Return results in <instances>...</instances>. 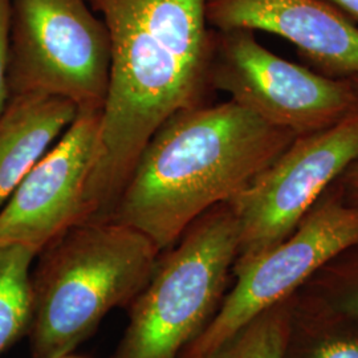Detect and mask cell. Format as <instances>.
<instances>
[{
  "instance_id": "e0dca14e",
  "label": "cell",
  "mask_w": 358,
  "mask_h": 358,
  "mask_svg": "<svg viewBox=\"0 0 358 358\" xmlns=\"http://www.w3.org/2000/svg\"><path fill=\"white\" fill-rule=\"evenodd\" d=\"M358 90V78L352 80ZM343 187L344 196L350 205L358 207V161L352 164L337 179Z\"/></svg>"
},
{
  "instance_id": "d6986e66",
  "label": "cell",
  "mask_w": 358,
  "mask_h": 358,
  "mask_svg": "<svg viewBox=\"0 0 358 358\" xmlns=\"http://www.w3.org/2000/svg\"><path fill=\"white\" fill-rule=\"evenodd\" d=\"M59 358H84V357H76V356H72V353L71 355H66V356H63V357Z\"/></svg>"
},
{
  "instance_id": "3957f363",
  "label": "cell",
  "mask_w": 358,
  "mask_h": 358,
  "mask_svg": "<svg viewBox=\"0 0 358 358\" xmlns=\"http://www.w3.org/2000/svg\"><path fill=\"white\" fill-rule=\"evenodd\" d=\"M159 254L143 234L110 220L72 226L47 244L31 271V358L73 353L110 310L141 294Z\"/></svg>"
},
{
  "instance_id": "5bb4252c",
  "label": "cell",
  "mask_w": 358,
  "mask_h": 358,
  "mask_svg": "<svg viewBox=\"0 0 358 358\" xmlns=\"http://www.w3.org/2000/svg\"><path fill=\"white\" fill-rule=\"evenodd\" d=\"M294 296L266 309L215 349L186 358H282Z\"/></svg>"
},
{
  "instance_id": "ba28073f",
  "label": "cell",
  "mask_w": 358,
  "mask_h": 358,
  "mask_svg": "<svg viewBox=\"0 0 358 358\" xmlns=\"http://www.w3.org/2000/svg\"><path fill=\"white\" fill-rule=\"evenodd\" d=\"M358 161V108L329 128L297 136L230 205L239 224L236 257L256 255L287 239L299 222Z\"/></svg>"
},
{
  "instance_id": "8fae6325",
  "label": "cell",
  "mask_w": 358,
  "mask_h": 358,
  "mask_svg": "<svg viewBox=\"0 0 358 358\" xmlns=\"http://www.w3.org/2000/svg\"><path fill=\"white\" fill-rule=\"evenodd\" d=\"M77 112L75 103L50 94L10 97L0 112V208L64 134Z\"/></svg>"
},
{
  "instance_id": "30bf717a",
  "label": "cell",
  "mask_w": 358,
  "mask_h": 358,
  "mask_svg": "<svg viewBox=\"0 0 358 358\" xmlns=\"http://www.w3.org/2000/svg\"><path fill=\"white\" fill-rule=\"evenodd\" d=\"M207 20L219 31L276 35L321 75L358 78V26L322 0H207Z\"/></svg>"
},
{
  "instance_id": "4fadbf2b",
  "label": "cell",
  "mask_w": 358,
  "mask_h": 358,
  "mask_svg": "<svg viewBox=\"0 0 358 358\" xmlns=\"http://www.w3.org/2000/svg\"><path fill=\"white\" fill-rule=\"evenodd\" d=\"M38 252L22 244L0 245V355L26 337L32 316L31 271Z\"/></svg>"
},
{
  "instance_id": "5b68a950",
  "label": "cell",
  "mask_w": 358,
  "mask_h": 358,
  "mask_svg": "<svg viewBox=\"0 0 358 358\" xmlns=\"http://www.w3.org/2000/svg\"><path fill=\"white\" fill-rule=\"evenodd\" d=\"M109 81V35L87 0H11V96L43 93L103 112Z\"/></svg>"
},
{
  "instance_id": "7c38bea8",
  "label": "cell",
  "mask_w": 358,
  "mask_h": 358,
  "mask_svg": "<svg viewBox=\"0 0 358 358\" xmlns=\"http://www.w3.org/2000/svg\"><path fill=\"white\" fill-rule=\"evenodd\" d=\"M282 358H358V316L297 291Z\"/></svg>"
},
{
  "instance_id": "2e32d148",
  "label": "cell",
  "mask_w": 358,
  "mask_h": 358,
  "mask_svg": "<svg viewBox=\"0 0 358 358\" xmlns=\"http://www.w3.org/2000/svg\"><path fill=\"white\" fill-rule=\"evenodd\" d=\"M11 0H0V112L11 94L8 88V47H10Z\"/></svg>"
},
{
  "instance_id": "7a4b0ae2",
  "label": "cell",
  "mask_w": 358,
  "mask_h": 358,
  "mask_svg": "<svg viewBox=\"0 0 358 358\" xmlns=\"http://www.w3.org/2000/svg\"><path fill=\"white\" fill-rule=\"evenodd\" d=\"M296 137L231 100L180 110L142 149L108 220L141 232L162 252L196 217L244 190Z\"/></svg>"
},
{
  "instance_id": "9c48e42d",
  "label": "cell",
  "mask_w": 358,
  "mask_h": 358,
  "mask_svg": "<svg viewBox=\"0 0 358 358\" xmlns=\"http://www.w3.org/2000/svg\"><path fill=\"white\" fill-rule=\"evenodd\" d=\"M103 112L78 110L64 134L29 170L0 208V245L40 252L84 217L99 158Z\"/></svg>"
},
{
  "instance_id": "9a60e30c",
  "label": "cell",
  "mask_w": 358,
  "mask_h": 358,
  "mask_svg": "<svg viewBox=\"0 0 358 358\" xmlns=\"http://www.w3.org/2000/svg\"><path fill=\"white\" fill-rule=\"evenodd\" d=\"M299 292L325 307L358 316V244L334 256Z\"/></svg>"
},
{
  "instance_id": "ac0fdd59",
  "label": "cell",
  "mask_w": 358,
  "mask_h": 358,
  "mask_svg": "<svg viewBox=\"0 0 358 358\" xmlns=\"http://www.w3.org/2000/svg\"><path fill=\"white\" fill-rule=\"evenodd\" d=\"M344 13L358 26V0H322Z\"/></svg>"
},
{
  "instance_id": "52a82bcc",
  "label": "cell",
  "mask_w": 358,
  "mask_h": 358,
  "mask_svg": "<svg viewBox=\"0 0 358 358\" xmlns=\"http://www.w3.org/2000/svg\"><path fill=\"white\" fill-rule=\"evenodd\" d=\"M210 84L273 127L296 136L329 128L358 108L352 80L321 75L267 50L255 31L214 29Z\"/></svg>"
},
{
  "instance_id": "6da1fadb",
  "label": "cell",
  "mask_w": 358,
  "mask_h": 358,
  "mask_svg": "<svg viewBox=\"0 0 358 358\" xmlns=\"http://www.w3.org/2000/svg\"><path fill=\"white\" fill-rule=\"evenodd\" d=\"M87 1L109 35L110 81L81 223L108 220L157 129L214 93L207 0Z\"/></svg>"
},
{
  "instance_id": "8992f818",
  "label": "cell",
  "mask_w": 358,
  "mask_h": 358,
  "mask_svg": "<svg viewBox=\"0 0 358 358\" xmlns=\"http://www.w3.org/2000/svg\"><path fill=\"white\" fill-rule=\"evenodd\" d=\"M358 244V207L338 180L322 192L294 232L272 248L236 257L232 287L203 333L180 358L207 353L276 303L296 294L334 256Z\"/></svg>"
},
{
  "instance_id": "277c9868",
  "label": "cell",
  "mask_w": 358,
  "mask_h": 358,
  "mask_svg": "<svg viewBox=\"0 0 358 358\" xmlns=\"http://www.w3.org/2000/svg\"><path fill=\"white\" fill-rule=\"evenodd\" d=\"M239 224L227 202L196 217L162 251L109 358H180L214 319L232 279Z\"/></svg>"
}]
</instances>
